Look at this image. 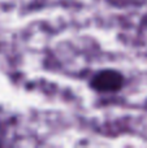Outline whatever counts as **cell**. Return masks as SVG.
Here are the masks:
<instances>
[{"label": "cell", "mask_w": 147, "mask_h": 148, "mask_svg": "<svg viewBox=\"0 0 147 148\" xmlns=\"http://www.w3.org/2000/svg\"><path fill=\"white\" fill-rule=\"evenodd\" d=\"M124 78L115 70H102L93 77L91 86L99 92H115L119 91L122 86Z\"/></svg>", "instance_id": "1"}]
</instances>
